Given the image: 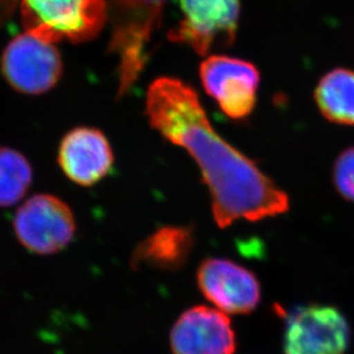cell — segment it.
<instances>
[{
	"label": "cell",
	"instance_id": "6da1fadb",
	"mask_svg": "<svg viewBox=\"0 0 354 354\" xmlns=\"http://www.w3.org/2000/svg\"><path fill=\"white\" fill-rule=\"evenodd\" d=\"M146 114L167 140L184 148L200 167L210 192L216 224L259 221L289 210V197L254 160L214 131L193 87L160 77L148 88Z\"/></svg>",
	"mask_w": 354,
	"mask_h": 354
},
{
	"label": "cell",
	"instance_id": "7a4b0ae2",
	"mask_svg": "<svg viewBox=\"0 0 354 354\" xmlns=\"http://www.w3.org/2000/svg\"><path fill=\"white\" fill-rule=\"evenodd\" d=\"M169 0H109V52L118 61V97L130 92L147 64L148 46Z\"/></svg>",
	"mask_w": 354,
	"mask_h": 354
},
{
	"label": "cell",
	"instance_id": "3957f363",
	"mask_svg": "<svg viewBox=\"0 0 354 354\" xmlns=\"http://www.w3.org/2000/svg\"><path fill=\"white\" fill-rule=\"evenodd\" d=\"M27 32L50 43H84L107 21V0H17Z\"/></svg>",
	"mask_w": 354,
	"mask_h": 354
},
{
	"label": "cell",
	"instance_id": "277c9868",
	"mask_svg": "<svg viewBox=\"0 0 354 354\" xmlns=\"http://www.w3.org/2000/svg\"><path fill=\"white\" fill-rule=\"evenodd\" d=\"M13 230L19 243L30 254L50 256L71 245L77 223L64 201L54 195L37 194L17 209Z\"/></svg>",
	"mask_w": 354,
	"mask_h": 354
},
{
	"label": "cell",
	"instance_id": "5b68a950",
	"mask_svg": "<svg viewBox=\"0 0 354 354\" xmlns=\"http://www.w3.org/2000/svg\"><path fill=\"white\" fill-rule=\"evenodd\" d=\"M180 8L181 20L169 32L172 43L187 45L200 55L233 45L240 0H180Z\"/></svg>",
	"mask_w": 354,
	"mask_h": 354
},
{
	"label": "cell",
	"instance_id": "8992f818",
	"mask_svg": "<svg viewBox=\"0 0 354 354\" xmlns=\"http://www.w3.org/2000/svg\"><path fill=\"white\" fill-rule=\"evenodd\" d=\"M350 342L346 317L330 305L299 306L286 317L284 354H346Z\"/></svg>",
	"mask_w": 354,
	"mask_h": 354
},
{
	"label": "cell",
	"instance_id": "52a82bcc",
	"mask_svg": "<svg viewBox=\"0 0 354 354\" xmlns=\"http://www.w3.org/2000/svg\"><path fill=\"white\" fill-rule=\"evenodd\" d=\"M1 71L14 90L41 94L52 90L62 74L55 44L24 31L10 40L1 57Z\"/></svg>",
	"mask_w": 354,
	"mask_h": 354
},
{
	"label": "cell",
	"instance_id": "ba28073f",
	"mask_svg": "<svg viewBox=\"0 0 354 354\" xmlns=\"http://www.w3.org/2000/svg\"><path fill=\"white\" fill-rule=\"evenodd\" d=\"M204 90L227 118L242 120L250 116L257 102L261 75L249 61L211 55L201 64Z\"/></svg>",
	"mask_w": 354,
	"mask_h": 354
},
{
	"label": "cell",
	"instance_id": "9c48e42d",
	"mask_svg": "<svg viewBox=\"0 0 354 354\" xmlns=\"http://www.w3.org/2000/svg\"><path fill=\"white\" fill-rule=\"evenodd\" d=\"M201 292L225 315H248L261 303V284L248 268L225 258H207L196 271Z\"/></svg>",
	"mask_w": 354,
	"mask_h": 354
},
{
	"label": "cell",
	"instance_id": "30bf717a",
	"mask_svg": "<svg viewBox=\"0 0 354 354\" xmlns=\"http://www.w3.org/2000/svg\"><path fill=\"white\" fill-rule=\"evenodd\" d=\"M172 354H234L235 334L224 312L204 305L183 312L171 328Z\"/></svg>",
	"mask_w": 354,
	"mask_h": 354
},
{
	"label": "cell",
	"instance_id": "8fae6325",
	"mask_svg": "<svg viewBox=\"0 0 354 354\" xmlns=\"http://www.w3.org/2000/svg\"><path fill=\"white\" fill-rule=\"evenodd\" d=\"M114 162L111 145L104 133L90 127H77L64 138L59 163L75 184L90 187L106 177Z\"/></svg>",
	"mask_w": 354,
	"mask_h": 354
},
{
	"label": "cell",
	"instance_id": "7c38bea8",
	"mask_svg": "<svg viewBox=\"0 0 354 354\" xmlns=\"http://www.w3.org/2000/svg\"><path fill=\"white\" fill-rule=\"evenodd\" d=\"M194 244V230L191 226L167 225L137 244L131 254L130 265L134 270L178 271L187 263Z\"/></svg>",
	"mask_w": 354,
	"mask_h": 354
},
{
	"label": "cell",
	"instance_id": "4fadbf2b",
	"mask_svg": "<svg viewBox=\"0 0 354 354\" xmlns=\"http://www.w3.org/2000/svg\"><path fill=\"white\" fill-rule=\"evenodd\" d=\"M321 114L339 125H354V71L337 68L321 78L315 92Z\"/></svg>",
	"mask_w": 354,
	"mask_h": 354
},
{
	"label": "cell",
	"instance_id": "5bb4252c",
	"mask_svg": "<svg viewBox=\"0 0 354 354\" xmlns=\"http://www.w3.org/2000/svg\"><path fill=\"white\" fill-rule=\"evenodd\" d=\"M31 183L32 169L27 158L10 148H0V207L22 200Z\"/></svg>",
	"mask_w": 354,
	"mask_h": 354
},
{
	"label": "cell",
	"instance_id": "9a60e30c",
	"mask_svg": "<svg viewBox=\"0 0 354 354\" xmlns=\"http://www.w3.org/2000/svg\"><path fill=\"white\" fill-rule=\"evenodd\" d=\"M333 179L341 196L354 202V147L345 149L338 156L335 162Z\"/></svg>",
	"mask_w": 354,
	"mask_h": 354
},
{
	"label": "cell",
	"instance_id": "2e32d148",
	"mask_svg": "<svg viewBox=\"0 0 354 354\" xmlns=\"http://www.w3.org/2000/svg\"><path fill=\"white\" fill-rule=\"evenodd\" d=\"M17 6V0H0V24L10 19Z\"/></svg>",
	"mask_w": 354,
	"mask_h": 354
}]
</instances>
